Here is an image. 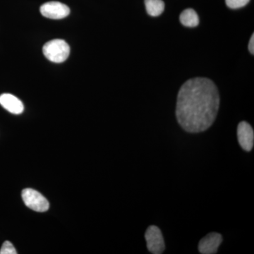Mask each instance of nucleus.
I'll use <instances>...</instances> for the list:
<instances>
[{"instance_id":"f257e3e1","label":"nucleus","mask_w":254,"mask_h":254,"mask_svg":"<svg viewBox=\"0 0 254 254\" xmlns=\"http://www.w3.org/2000/svg\"><path fill=\"white\" fill-rule=\"evenodd\" d=\"M220 106V95L213 81L194 78L182 85L177 95V122L189 133L208 129L215 122Z\"/></svg>"},{"instance_id":"ddd939ff","label":"nucleus","mask_w":254,"mask_h":254,"mask_svg":"<svg viewBox=\"0 0 254 254\" xmlns=\"http://www.w3.org/2000/svg\"><path fill=\"white\" fill-rule=\"evenodd\" d=\"M249 50L251 53V54H254V35H252V38H251L250 43H249Z\"/></svg>"},{"instance_id":"423d86ee","label":"nucleus","mask_w":254,"mask_h":254,"mask_svg":"<svg viewBox=\"0 0 254 254\" xmlns=\"http://www.w3.org/2000/svg\"><path fill=\"white\" fill-rule=\"evenodd\" d=\"M237 138L240 146L246 151L253 149L254 132L252 126L247 122H242L237 127Z\"/></svg>"},{"instance_id":"1a4fd4ad","label":"nucleus","mask_w":254,"mask_h":254,"mask_svg":"<svg viewBox=\"0 0 254 254\" xmlns=\"http://www.w3.org/2000/svg\"><path fill=\"white\" fill-rule=\"evenodd\" d=\"M180 22L187 27H195L199 23V18L194 10L187 9L182 11L180 16Z\"/></svg>"},{"instance_id":"0eeeda50","label":"nucleus","mask_w":254,"mask_h":254,"mask_svg":"<svg viewBox=\"0 0 254 254\" xmlns=\"http://www.w3.org/2000/svg\"><path fill=\"white\" fill-rule=\"evenodd\" d=\"M222 242V237L216 232L209 233L201 239L198 244V251L202 254H214L218 250Z\"/></svg>"},{"instance_id":"20e7f679","label":"nucleus","mask_w":254,"mask_h":254,"mask_svg":"<svg viewBox=\"0 0 254 254\" xmlns=\"http://www.w3.org/2000/svg\"><path fill=\"white\" fill-rule=\"evenodd\" d=\"M147 248L151 254H161L165 250V241L160 228L155 225L148 227L145 234Z\"/></svg>"},{"instance_id":"39448f33","label":"nucleus","mask_w":254,"mask_h":254,"mask_svg":"<svg viewBox=\"0 0 254 254\" xmlns=\"http://www.w3.org/2000/svg\"><path fill=\"white\" fill-rule=\"evenodd\" d=\"M41 13L45 17L51 19H62L70 14V9L66 4L59 1H49L41 6Z\"/></svg>"},{"instance_id":"9b49d317","label":"nucleus","mask_w":254,"mask_h":254,"mask_svg":"<svg viewBox=\"0 0 254 254\" xmlns=\"http://www.w3.org/2000/svg\"><path fill=\"white\" fill-rule=\"evenodd\" d=\"M250 0H225L227 6L231 9H239L246 6Z\"/></svg>"},{"instance_id":"9d476101","label":"nucleus","mask_w":254,"mask_h":254,"mask_svg":"<svg viewBox=\"0 0 254 254\" xmlns=\"http://www.w3.org/2000/svg\"><path fill=\"white\" fill-rule=\"evenodd\" d=\"M147 12L151 16H158L165 9V3L163 0H145Z\"/></svg>"},{"instance_id":"7ed1b4c3","label":"nucleus","mask_w":254,"mask_h":254,"mask_svg":"<svg viewBox=\"0 0 254 254\" xmlns=\"http://www.w3.org/2000/svg\"><path fill=\"white\" fill-rule=\"evenodd\" d=\"M22 198L26 206L35 211L46 212L49 209L48 200L36 190L25 189L22 191Z\"/></svg>"},{"instance_id":"f03ea898","label":"nucleus","mask_w":254,"mask_h":254,"mask_svg":"<svg viewBox=\"0 0 254 254\" xmlns=\"http://www.w3.org/2000/svg\"><path fill=\"white\" fill-rule=\"evenodd\" d=\"M43 52L45 57L50 61L55 63H62L69 56L70 48L63 40H53L45 44Z\"/></svg>"},{"instance_id":"f8f14e48","label":"nucleus","mask_w":254,"mask_h":254,"mask_svg":"<svg viewBox=\"0 0 254 254\" xmlns=\"http://www.w3.org/2000/svg\"><path fill=\"white\" fill-rule=\"evenodd\" d=\"M16 250L14 246L9 241H6L3 244L1 250H0V254H16Z\"/></svg>"},{"instance_id":"6e6552de","label":"nucleus","mask_w":254,"mask_h":254,"mask_svg":"<svg viewBox=\"0 0 254 254\" xmlns=\"http://www.w3.org/2000/svg\"><path fill=\"white\" fill-rule=\"evenodd\" d=\"M0 105L5 110L14 115H20L24 110L22 102L14 95L9 94V93H4L0 95Z\"/></svg>"}]
</instances>
